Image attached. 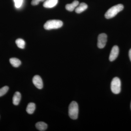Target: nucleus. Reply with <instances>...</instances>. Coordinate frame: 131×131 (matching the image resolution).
<instances>
[{"label":"nucleus","mask_w":131,"mask_h":131,"mask_svg":"<svg viewBox=\"0 0 131 131\" xmlns=\"http://www.w3.org/2000/svg\"><path fill=\"white\" fill-rule=\"evenodd\" d=\"M124 6L122 4H118L112 7L107 10L105 14V17L106 19H109L113 18L120 12L124 9Z\"/></svg>","instance_id":"f257e3e1"},{"label":"nucleus","mask_w":131,"mask_h":131,"mask_svg":"<svg viewBox=\"0 0 131 131\" xmlns=\"http://www.w3.org/2000/svg\"><path fill=\"white\" fill-rule=\"evenodd\" d=\"M78 113L79 108L78 104L76 102H72L69 106V116L72 119H76L78 118Z\"/></svg>","instance_id":"f03ea898"},{"label":"nucleus","mask_w":131,"mask_h":131,"mask_svg":"<svg viewBox=\"0 0 131 131\" xmlns=\"http://www.w3.org/2000/svg\"><path fill=\"white\" fill-rule=\"evenodd\" d=\"M62 21L58 20H51L47 21L44 25L45 29L46 30L58 29L62 26Z\"/></svg>","instance_id":"7ed1b4c3"},{"label":"nucleus","mask_w":131,"mask_h":131,"mask_svg":"<svg viewBox=\"0 0 131 131\" xmlns=\"http://www.w3.org/2000/svg\"><path fill=\"white\" fill-rule=\"evenodd\" d=\"M111 89L112 92L115 94H119L121 91V81L118 77L114 78L111 83Z\"/></svg>","instance_id":"20e7f679"},{"label":"nucleus","mask_w":131,"mask_h":131,"mask_svg":"<svg viewBox=\"0 0 131 131\" xmlns=\"http://www.w3.org/2000/svg\"><path fill=\"white\" fill-rule=\"evenodd\" d=\"M107 35L106 34L102 33L100 34L98 38L97 46L100 49H103L105 46L107 42Z\"/></svg>","instance_id":"39448f33"},{"label":"nucleus","mask_w":131,"mask_h":131,"mask_svg":"<svg viewBox=\"0 0 131 131\" xmlns=\"http://www.w3.org/2000/svg\"><path fill=\"white\" fill-rule=\"evenodd\" d=\"M119 53V49L117 46H114L111 50L109 56V59L110 61L112 62L116 59Z\"/></svg>","instance_id":"423d86ee"},{"label":"nucleus","mask_w":131,"mask_h":131,"mask_svg":"<svg viewBox=\"0 0 131 131\" xmlns=\"http://www.w3.org/2000/svg\"><path fill=\"white\" fill-rule=\"evenodd\" d=\"M33 84L37 88L39 89H42L43 87V83L41 78L38 75L34 76L32 79Z\"/></svg>","instance_id":"0eeeda50"},{"label":"nucleus","mask_w":131,"mask_h":131,"mask_svg":"<svg viewBox=\"0 0 131 131\" xmlns=\"http://www.w3.org/2000/svg\"><path fill=\"white\" fill-rule=\"evenodd\" d=\"M58 0H46L43 4L44 7L46 8H51L56 6Z\"/></svg>","instance_id":"6e6552de"},{"label":"nucleus","mask_w":131,"mask_h":131,"mask_svg":"<svg viewBox=\"0 0 131 131\" xmlns=\"http://www.w3.org/2000/svg\"><path fill=\"white\" fill-rule=\"evenodd\" d=\"M88 8V5L84 3H82L76 8L75 11L78 14H80L86 10Z\"/></svg>","instance_id":"1a4fd4ad"},{"label":"nucleus","mask_w":131,"mask_h":131,"mask_svg":"<svg viewBox=\"0 0 131 131\" xmlns=\"http://www.w3.org/2000/svg\"><path fill=\"white\" fill-rule=\"evenodd\" d=\"M79 5V2L78 1H74L71 4H67L66 6V8L69 12H72Z\"/></svg>","instance_id":"9d476101"},{"label":"nucleus","mask_w":131,"mask_h":131,"mask_svg":"<svg viewBox=\"0 0 131 131\" xmlns=\"http://www.w3.org/2000/svg\"><path fill=\"white\" fill-rule=\"evenodd\" d=\"M21 94L18 91L15 92L13 98V103L15 105H18L21 100Z\"/></svg>","instance_id":"9b49d317"},{"label":"nucleus","mask_w":131,"mask_h":131,"mask_svg":"<svg viewBox=\"0 0 131 131\" xmlns=\"http://www.w3.org/2000/svg\"><path fill=\"white\" fill-rule=\"evenodd\" d=\"M35 126L38 130L40 131H45L47 128V124L43 122H38L35 125Z\"/></svg>","instance_id":"f8f14e48"},{"label":"nucleus","mask_w":131,"mask_h":131,"mask_svg":"<svg viewBox=\"0 0 131 131\" xmlns=\"http://www.w3.org/2000/svg\"><path fill=\"white\" fill-rule=\"evenodd\" d=\"M9 62L15 68H18L21 64L20 60H19L18 59L15 58H10L9 59Z\"/></svg>","instance_id":"ddd939ff"},{"label":"nucleus","mask_w":131,"mask_h":131,"mask_svg":"<svg viewBox=\"0 0 131 131\" xmlns=\"http://www.w3.org/2000/svg\"><path fill=\"white\" fill-rule=\"evenodd\" d=\"M35 109V104L34 103H28L26 108V111L28 114H31L33 113Z\"/></svg>","instance_id":"4468645a"},{"label":"nucleus","mask_w":131,"mask_h":131,"mask_svg":"<svg viewBox=\"0 0 131 131\" xmlns=\"http://www.w3.org/2000/svg\"><path fill=\"white\" fill-rule=\"evenodd\" d=\"M17 46L20 49H24L25 46V42L23 39H21L19 38L16 39L15 41Z\"/></svg>","instance_id":"2eb2a0df"},{"label":"nucleus","mask_w":131,"mask_h":131,"mask_svg":"<svg viewBox=\"0 0 131 131\" xmlns=\"http://www.w3.org/2000/svg\"><path fill=\"white\" fill-rule=\"evenodd\" d=\"M8 87L7 86H5L0 89V97L3 96L5 94L8 90Z\"/></svg>","instance_id":"dca6fc26"},{"label":"nucleus","mask_w":131,"mask_h":131,"mask_svg":"<svg viewBox=\"0 0 131 131\" xmlns=\"http://www.w3.org/2000/svg\"><path fill=\"white\" fill-rule=\"evenodd\" d=\"M15 6L16 8H19L23 4L24 0H14Z\"/></svg>","instance_id":"f3484780"},{"label":"nucleus","mask_w":131,"mask_h":131,"mask_svg":"<svg viewBox=\"0 0 131 131\" xmlns=\"http://www.w3.org/2000/svg\"><path fill=\"white\" fill-rule=\"evenodd\" d=\"M46 0H32L31 2V5L33 6H36L38 5L40 2H43Z\"/></svg>","instance_id":"a211bd4d"},{"label":"nucleus","mask_w":131,"mask_h":131,"mask_svg":"<svg viewBox=\"0 0 131 131\" xmlns=\"http://www.w3.org/2000/svg\"><path fill=\"white\" fill-rule=\"evenodd\" d=\"M129 58H130V60L131 61V49H130L129 52Z\"/></svg>","instance_id":"6ab92c4d"},{"label":"nucleus","mask_w":131,"mask_h":131,"mask_svg":"<svg viewBox=\"0 0 131 131\" xmlns=\"http://www.w3.org/2000/svg\"></svg>","instance_id":"aec40b11"}]
</instances>
